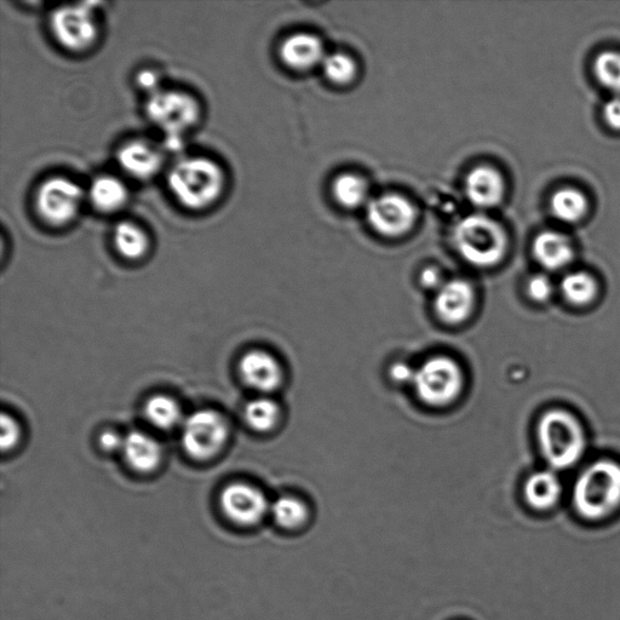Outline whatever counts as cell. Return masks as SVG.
Here are the masks:
<instances>
[{
  "instance_id": "cell-1",
  "label": "cell",
  "mask_w": 620,
  "mask_h": 620,
  "mask_svg": "<svg viewBox=\"0 0 620 620\" xmlns=\"http://www.w3.org/2000/svg\"><path fill=\"white\" fill-rule=\"evenodd\" d=\"M227 176L220 163L209 157H185L172 165L168 187L176 202L191 211L214 206L225 193Z\"/></svg>"
},
{
  "instance_id": "cell-2",
  "label": "cell",
  "mask_w": 620,
  "mask_h": 620,
  "mask_svg": "<svg viewBox=\"0 0 620 620\" xmlns=\"http://www.w3.org/2000/svg\"><path fill=\"white\" fill-rule=\"evenodd\" d=\"M573 503L588 520L608 518L620 508V464L597 461L584 470L574 485Z\"/></svg>"
},
{
  "instance_id": "cell-3",
  "label": "cell",
  "mask_w": 620,
  "mask_h": 620,
  "mask_svg": "<svg viewBox=\"0 0 620 620\" xmlns=\"http://www.w3.org/2000/svg\"><path fill=\"white\" fill-rule=\"evenodd\" d=\"M537 435L543 456L554 469L574 467L587 447L581 422L566 410L545 412L539 419Z\"/></svg>"
},
{
  "instance_id": "cell-4",
  "label": "cell",
  "mask_w": 620,
  "mask_h": 620,
  "mask_svg": "<svg viewBox=\"0 0 620 620\" xmlns=\"http://www.w3.org/2000/svg\"><path fill=\"white\" fill-rule=\"evenodd\" d=\"M458 254L475 267L489 268L503 260L508 248L507 233L485 215H470L453 232Z\"/></svg>"
},
{
  "instance_id": "cell-5",
  "label": "cell",
  "mask_w": 620,
  "mask_h": 620,
  "mask_svg": "<svg viewBox=\"0 0 620 620\" xmlns=\"http://www.w3.org/2000/svg\"><path fill=\"white\" fill-rule=\"evenodd\" d=\"M146 116L166 137L171 148L180 146L181 139L198 125L202 107L192 94L177 89H160L149 95Z\"/></svg>"
},
{
  "instance_id": "cell-6",
  "label": "cell",
  "mask_w": 620,
  "mask_h": 620,
  "mask_svg": "<svg viewBox=\"0 0 620 620\" xmlns=\"http://www.w3.org/2000/svg\"><path fill=\"white\" fill-rule=\"evenodd\" d=\"M50 30L60 47L71 53H85L95 47L100 28L91 3L66 4L50 15Z\"/></svg>"
},
{
  "instance_id": "cell-7",
  "label": "cell",
  "mask_w": 620,
  "mask_h": 620,
  "mask_svg": "<svg viewBox=\"0 0 620 620\" xmlns=\"http://www.w3.org/2000/svg\"><path fill=\"white\" fill-rule=\"evenodd\" d=\"M85 199L83 188L63 176L42 182L34 197V206L42 221L53 227L71 225L79 215Z\"/></svg>"
},
{
  "instance_id": "cell-8",
  "label": "cell",
  "mask_w": 620,
  "mask_h": 620,
  "mask_svg": "<svg viewBox=\"0 0 620 620\" xmlns=\"http://www.w3.org/2000/svg\"><path fill=\"white\" fill-rule=\"evenodd\" d=\"M463 383V372L455 360L435 357L416 370L413 386L423 403L445 406L462 392Z\"/></svg>"
},
{
  "instance_id": "cell-9",
  "label": "cell",
  "mask_w": 620,
  "mask_h": 620,
  "mask_svg": "<svg viewBox=\"0 0 620 620\" xmlns=\"http://www.w3.org/2000/svg\"><path fill=\"white\" fill-rule=\"evenodd\" d=\"M228 426L220 413L200 410L186 419L182 429V446L188 455L208 459L220 452L227 440Z\"/></svg>"
},
{
  "instance_id": "cell-10",
  "label": "cell",
  "mask_w": 620,
  "mask_h": 620,
  "mask_svg": "<svg viewBox=\"0 0 620 620\" xmlns=\"http://www.w3.org/2000/svg\"><path fill=\"white\" fill-rule=\"evenodd\" d=\"M367 220L377 233L396 238L415 227L417 211L403 195L383 194L367 205Z\"/></svg>"
},
{
  "instance_id": "cell-11",
  "label": "cell",
  "mask_w": 620,
  "mask_h": 620,
  "mask_svg": "<svg viewBox=\"0 0 620 620\" xmlns=\"http://www.w3.org/2000/svg\"><path fill=\"white\" fill-rule=\"evenodd\" d=\"M221 507L227 518L235 524L251 526L264 518L269 504L266 496L256 487L237 482L223 490Z\"/></svg>"
},
{
  "instance_id": "cell-12",
  "label": "cell",
  "mask_w": 620,
  "mask_h": 620,
  "mask_svg": "<svg viewBox=\"0 0 620 620\" xmlns=\"http://www.w3.org/2000/svg\"><path fill=\"white\" fill-rule=\"evenodd\" d=\"M119 168L131 179L151 180L162 170L164 154L154 143L147 140H131L118 149Z\"/></svg>"
},
{
  "instance_id": "cell-13",
  "label": "cell",
  "mask_w": 620,
  "mask_h": 620,
  "mask_svg": "<svg viewBox=\"0 0 620 620\" xmlns=\"http://www.w3.org/2000/svg\"><path fill=\"white\" fill-rule=\"evenodd\" d=\"M475 294L468 281L455 279L447 281L438 290L435 309L439 318L447 324H459L473 312Z\"/></svg>"
},
{
  "instance_id": "cell-14",
  "label": "cell",
  "mask_w": 620,
  "mask_h": 620,
  "mask_svg": "<svg viewBox=\"0 0 620 620\" xmlns=\"http://www.w3.org/2000/svg\"><path fill=\"white\" fill-rule=\"evenodd\" d=\"M241 378L252 389L268 393L277 389L283 380V372L277 360L262 350H251L240 360Z\"/></svg>"
},
{
  "instance_id": "cell-15",
  "label": "cell",
  "mask_w": 620,
  "mask_h": 620,
  "mask_svg": "<svg viewBox=\"0 0 620 620\" xmlns=\"http://www.w3.org/2000/svg\"><path fill=\"white\" fill-rule=\"evenodd\" d=\"M505 183L501 172L491 166H478L465 180V194L479 208H493L502 202Z\"/></svg>"
},
{
  "instance_id": "cell-16",
  "label": "cell",
  "mask_w": 620,
  "mask_h": 620,
  "mask_svg": "<svg viewBox=\"0 0 620 620\" xmlns=\"http://www.w3.org/2000/svg\"><path fill=\"white\" fill-rule=\"evenodd\" d=\"M325 56L324 45L314 34H292L280 47L281 60L287 67L296 71L310 70L323 63Z\"/></svg>"
},
{
  "instance_id": "cell-17",
  "label": "cell",
  "mask_w": 620,
  "mask_h": 620,
  "mask_svg": "<svg viewBox=\"0 0 620 620\" xmlns=\"http://www.w3.org/2000/svg\"><path fill=\"white\" fill-rule=\"evenodd\" d=\"M86 197L96 211L111 215L125 208L129 200V189L116 176L100 175L90 183Z\"/></svg>"
},
{
  "instance_id": "cell-18",
  "label": "cell",
  "mask_w": 620,
  "mask_h": 620,
  "mask_svg": "<svg viewBox=\"0 0 620 620\" xmlns=\"http://www.w3.org/2000/svg\"><path fill=\"white\" fill-rule=\"evenodd\" d=\"M533 256L548 271H559L573 260L574 252L570 239L558 232H543L533 243Z\"/></svg>"
},
{
  "instance_id": "cell-19",
  "label": "cell",
  "mask_w": 620,
  "mask_h": 620,
  "mask_svg": "<svg viewBox=\"0 0 620 620\" xmlns=\"http://www.w3.org/2000/svg\"><path fill=\"white\" fill-rule=\"evenodd\" d=\"M122 451L130 467L141 473L152 472L162 459L159 442L139 430L125 436Z\"/></svg>"
},
{
  "instance_id": "cell-20",
  "label": "cell",
  "mask_w": 620,
  "mask_h": 620,
  "mask_svg": "<svg viewBox=\"0 0 620 620\" xmlns=\"http://www.w3.org/2000/svg\"><path fill=\"white\" fill-rule=\"evenodd\" d=\"M526 502L537 510L555 507L562 495L561 482L553 472L542 470L532 474L525 484Z\"/></svg>"
},
{
  "instance_id": "cell-21",
  "label": "cell",
  "mask_w": 620,
  "mask_h": 620,
  "mask_svg": "<svg viewBox=\"0 0 620 620\" xmlns=\"http://www.w3.org/2000/svg\"><path fill=\"white\" fill-rule=\"evenodd\" d=\"M113 243L119 255L128 260H140L149 249L148 234L140 225L131 221L119 222L113 231Z\"/></svg>"
},
{
  "instance_id": "cell-22",
  "label": "cell",
  "mask_w": 620,
  "mask_h": 620,
  "mask_svg": "<svg viewBox=\"0 0 620 620\" xmlns=\"http://www.w3.org/2000/svg\"><path fill=\"white\" fill-rule=\"evenodd\" d=\"M550 208L558 220L576 223L587 214L588 200L577 189L562 188L551 197Z\"/></svg>"
},
{
  "instance_id": "cell-23",
  "label": "cell",
  "mask_w": 620,
  "mask_h": 620,
  "mask_svg": "<svg viewBox=\"0 0 620 620\" xmlns=\"http://www.w3.org/2000/svg\"><path fill=\"white\" fill-rule=\"evenodd\" d=\"M561 292L574 306H585L595 300L599 286L589 273L573 272L562 279Z\"/></svg>"
},
{
  "instance_id": "cell-24",
  "label": "cell",
  "mask_w": 620,
  "mask_h": 620,
  "mask_svg": "<svg viewBox=\"0 0 620 620\" xmlns=\"http://www.w3.org/2000/svg\"><path fill=\"white\" fill-rule=\"evenodd\" d=\"M146 417L154 427L169 430L181 422L182 413L180 405L170 396L155 395L147 401L145 407Z\"/></svg>"
},
{
  "instance_id": "cell-25",
  "label": "cell",
  "mask_w": 620,
  "mask_h": 620,
  "mask_svg": "<svg viewBox=\"0 0 620 620\" xmlns=\"http://www.w3.org/2000/svg\"><path fill=\"white\" fill-rule=\"evenodd\" d=\"M335 198L344 208L355 209L365 203L369 187L363 177L354 174L338 176L332 186Z\"/></svg>"
},
{
  "instance_id": "cell-26",
  "label": "cell",
  "mask_w": 620,
  "mask_h": 620,
  "mask_svg": "<svg viewBox=\"0 0 620 620\" xmlns=\"http://www.w3.org/2000/svg\"><path fill=\"white\" fill-rule=\"evenodd\" d=\"M245 419L257 432H268L279 419V406L268 398L251 400L245 407Z\"/></svg>"
},
{
  "instance_id": "cell-27",
  "label": "cell",
  "mask_w": 620,
  "mask_h": 620,
  "mask_svg": "<svg viewBox=\"0 0 620 620\" xmlns=\"http://www.w3.org/2000/svg\"><path fill=\"white\" fill-rule=\"evenodd\" d=\"M272 515L277 524L284 528L300 527L308 519L306 504L294 497H281L272 504Z\"/></svg>"
},
{
  "instance_id": "cell-28",
  "label": "cell",
  "mask_w": 620,
  "mask_h": 620,
  "mask_svg": "<svg viewBox=\"0 0 620 620\" xmlns=\"http://www.w3.org/2000/svg\"><path fill=\"white\" fill-rule=\"evenodd\" d=\"M323 70L327 79L337 85H346L357 76V63L352 57L335 53L325 56Z\"/></svg>"
},
{
  "instance_id": "cell-29",
  "label": "cell",
  "mask_w": 620,
  "mask_h": 620,
  "mask_svg": "<svg viewBox=\"0 0 620 620\" xmlns=\"http://www.w3.org/2000/svg\"><path fill=\"white\" fill-rule=\"evenodd\" d=\"M594 72L597 80L606 89L620 95V53L605 51L597 56Z\"/></svg>"
},
{
  "instance_id": "cell-30",
  "label": "cell",
  "mask_w": 620,
  "mask_h": 620,
  "mask_svg": "<svg viewBox=\"0 0 620 620\" xmlns=\"http://www.w3.org/2000/svg\"><path fill=\"white\" fill-rule=\"evenodd\" d=\"M553 281L547 275L538 274L528 280L527 294L536 302H547L553 296Z\"/></svg>"
},
{
  "instance_id": "cell-31",
  "label": "cell",
  "mask_w": 620,
  "mask_h": 620,
  "mask_svg": "<svg viewBox=\"0 0 620 620\" xmlns=\"http://www.w3.org/2000/svg\"><path fill=\"white\" fill-rule=\"evenodd\" d=\"M20 429L17 426L15 419L8 415L2 416V439H0V444H2V449L7 451L9 449H13L16 445L17 440H19Z\"/></svg>"
},
{
  "instance_id": "cell-32",
  "label": "cell",
  "mask_w": 620,
  "mask_h": 620,
  "mask_svg": "<svg viewBox=\"0 0 620 620\" xmlns=\"http://www.w3.org/2000/svg\"><path fill=\"white\" fill-rule=\"evenodd\" d=\"M136 82L140 89L146 91L148 96L163 89L162 79H160L158 72L154 70L140 71L139 74H137Z\"/></svg>"
},
{
  "instance_id": "cell-33",
  "label": "cell",
  "mask_w": 620,
  "mask_h": 620,
  "mask_svg": "<svg viewBox=\"0 0 620 620\" xmlns=\"http://www.w3.org/2000/svg\"><path fill=\"white\" fill-rule=\"evenodd\" d=\"M390 377L396 383H413L416 377V370L406 363H395L390 367Z\"/></svg>"
},
{
  "instance_id": "cell-34",
  "label": "cell",
  "mask_w": 620,
  "mask_h": 620,
  "mask_svg": "<svg viewBox=\"0 0 620 620\" xmlns=\"http://www.w3.org/2000/svg\"><path fill=\"white\" fill-rule=\"evenodd\" d=\"M604 118L612 129L620 130V96L613 97L606 102Z\"/></svg>"
},
{
  "instance_id": "cell-35",
  "label": "cell",
  "mask_w": 620,
  "mask_h": 620,
  "mask_svg": "<svg viewBox=\"0 0 620 620\" xmlns=\"http://www.w3.org/2000/svg\"><path fill=\"white\" fill-rule=\"evenodd\" d=\"M100 445L103 450L117 451L122 450L124 445V438L114 430H106L100 435Z\"/></svg>"
},
{
  "instance_id": "cell-36",
  "label": "cell",
  "mask_w": 620,
  "mask_h": 620,
  "mask_svg": "<svg viewBox=\"0 0 620 620\" xmlns=\"http://www.w3.org/2000/svg\"><path fill=\"white\" fill-rule=\"evenodd\" d=\"M419 279H421L422 286L426 287V289H429V290H434V289L439 290L440 287L445 284V283H442V275L439 269H436L434 267L424 269V271L421 274V278Z\"/></svg>"
}]
</instances>
